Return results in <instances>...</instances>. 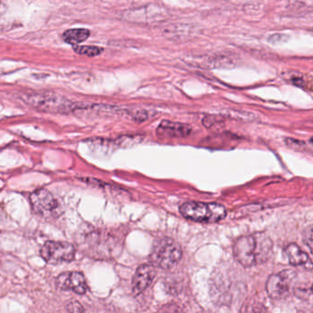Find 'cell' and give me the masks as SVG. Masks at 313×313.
Here are the masks:
<instances>
[{"mask_svg":"<svg viewBox=\"0 0 313 313\" xmlns=\"http://www.w3.org/2000/svg\"><path fill=\"white\" fill-rule=\"evenodd\" d=\"M273 242L264 233L240 237L233 247L234 258L245 267L265 263L272 254Z\"/></svg>","mask_w":313,"mask_h":313,"instance_id":"1","label":"cell"},{"mask_svg":"<svg viewBox=\"0 0 313 313\" xmlns=\"http://www.w3.org/2000/svg\"><path fill=\"white\" fill-rule=\"evenodd\" d=\"M26 104L37 111L49 113H70L77 110L78 105L67 98L52 92H31L22 95Z\"/></svg>","mask_w":313,"mask_h":313,"instance_id":"2","label":"cell"},{"mask_svg":"<svg viewBox=\"0 0 313 313\" xmlns=\"http://www.w3.org/2000/svg\"><path fill=\"white\" fill-rule=\"evenodd\" d=\"M179 210L186 219L200 223H215L223 220L227 214L225 207L215 202H185Z\"/></svg>","mask_w":313,"mask_h":313,"instance_id":"3","label":"cell"},{"mask_svg":"<svg viewBox=\"0 0 313 313\" xmlns=\"http://www.w3.org/2000/svg\"><path fill=\"white\" fill-rule=\"evenodd\" d=\"M182 258L181 246L174 240L161 239L154 245L150 255L153 264L162 269H169Z\"/></svg>","mask_w":313,"mask_h":313,"instance_id":"4","label":"cell"},{"mask_svg":"<svg viewBox=\"0 0 313 313\" xmlns=\"http://www.w3.org/2000/svg\"><path fill=\"white\" fill-rule=\"evenodd\" d=\"M42 257L51 264L70 263L75 256L74 246L66 242L49 241L41 249Z\"/></svg>","mask_w":313,"mask_h":313,"instance_id":"5","label":"cell"},{"mask_svg":"<svg viewBox=\"0 0 313 313\" xmlns=\"http://www.w3.org/2000/svg\"><path fill=\"white\" fill-rule=\"evenodd\" d=\"M296 273L289 269L272 275L267 279L265 286L267 295L274 301H280L287 298L290 293L291 285L294 281Z\"/></svg>","mask_w":313,"mask_h":313,"instance_id":"6","label":"cell"},{"mask_svg":"<svg viewBox=\"0 0 313 313\" xmlns=\"http://www.w3.org/2000/svg\"><path fill=\"white\" fill-rule=\"evenodd\" d=\"M31 207L33 210L43 217H58L60 212V204L49 191L41 188L32 192L30 196Z\"/></svg>","mask_w":313,"mask_h":313,"instance_id":"7","label":"cell"},{"mask_svg":"<svg viewBox=\"0 0 313 313\" xmlns=\"http://www.w3.org/2000/svg\"><path fill=\"white\" fill-rule=\"evenodd\" d=\"M86 246L88 255L101 258L112 257L116 253L118 246L116 242L111 237H105V235L96 233L89 234L86 238Z\"/></svg>","mask_w":313,"mask_h":313,"instance_id":"8","label":"cell"},{"mask_svg":"<svg viewBox=\"0 0 313 313\" xmlns=\"http://www.w3.org/2000/svg\"><path fill=\"white\" fill-rule=\"evenodd\" d=\"M56 286L63 290H71L76 294L87 291L86 278L80 272H64L56 277Z\"/></svg>","mask_w":313,"mask_h":313,"instance_id":"9","label":"cell"},{"mask_svg":"<svg viewBox=\"0 0 313 313\" xmlns=\"http://www.w3.org/2000/svg\"><path fill=\"white\" fill-rule=\"evenodd\" d=\"M156 276V270L153 264H144L140 265L132 278V292L134 295H140L147 289L154 281Z\"/></svg>","mask_w":313,"mask_h":313,"instance_id":"10","label":"cell"},{"mask_svg":"<svg viewBox=\"0 0 313 313\" xmlns=\"http://www.w3.org/2000/svg\"><path fill=\"white\" fill-rule=\"evenodd\" d=\"M191 130L192 128L188 124L163 121L156 129V133L161 137L184 138L190 134Z\"/></svg>","mask_w":313,"mask_h":313,"instance_id":"11","label":"cell"},{"mask_svg":"<svg viewBox=\"0 0 313 313\" xmlns=\"http://www.w3.org/2000/svg\"><path fill=\"white\" fill-rule=\"evenodd\" d=\"M162 14L160 12L159 7H154L151 6L148 7H141L133 10H129L125 13L124 18L130 21L135 22H150L156 19H159Z\"/></svg>","mask_w":313,"mask_h":313,"instance_id":"12","label":"cell"},{"mask_svg":"<svg viewBox=\"0 0 313 313\" xmlns=\"http://www.w3.org/2000/svg\"><path fill=\"white\" fill-rule=\"evenodd\" d=\"M287 258L289 259V263L294 266H301L312 264L311 258L307 252H304L300 246L296 244H290L284 250Z\"/></svg>","mask_w":313,"mask_h":313,"instance_id":"13","label":"cell"},{"mask_svg":"<svg viewBox=\"0 0 313 313\" xmlns=\"http://www.w3.org/2000/svg\"><path fill=\"white\" fill-rule=\"evenodd\" d=\"M90 35V31L86 29H70L64 31L63 39L65 43L76 45L87 40Z\"/></svg>","mask_w":313,"mask_h":313,"instance_id":"14","label":"cell"},{"mask_svg":"<svg viewBox=\"0 0 313 313\" xmlns=\"http://www.w3.org/2000/svg\"><path fill=\"white\" fill-rule=\"evenodd\" d=\"M73 49L78 55L90 56V57L99 56L102 53V51H103L100 47H98V46H92V45L86 46V45H77V44L74 45Z\"/></svg>","mask_w":313,"mask_h":313,"instance_id":"15","label":"cell"},{"mask_svg":"<svg viewBox=\"0 0 313 313\" xmlns=\"http://www.w3.org/2000/svg\"><path fill=\"white\" fill-rule=\"evenodd\" d=\"M313 226H309V227L305 230V233L303 234V239H304V243L306 244V246H308L310 252H313Z\"/></svg>","mask_w":313,"mask_h":313,"instance_id":"16","label":"cell"},{"mask_svg":"<svg viewBox=\"0 0 313 313\" xmlns=\"http://www.w3.org/2000/svg\"><path fill=\"white\" fill-rule=\"evenodd\" d=\"M130 116L135 122L141 123V122H144L147 120L149 118V114H148L147 111H144V110H137V111H133L132 113H130Z\"/></svg>","mask_w":313,"mask_h":313,"instance_id":"17","label":"cell"},{"mask_svg":"<svg viewBox=\"0 0 313 313\" xmlns=\"http://www.w3.org/2000/svg\"><path fill=\"white\" fill-rule=\"evenodd\" d=\"M285 142H286V144H287L289 147L292 148V149H296V150H301V148L307 146V143H306V142L298 141V140H295V139H292V138H286V139H285Z\"/></svg>","mask_w":313,"mask_h":313,"instance_id":"18","label":"cell"},{"mask_svg":"<svg viewBox=\"0 0 313 313\" xmlns=\"http://www.w3.org/2000/svg\"><path fill=\"white\" fill-rule=\"evenodd\" d=\"M67 310L71 313H81L84 312V309L82 307V305L79 304L76 301H73L71 303H69L67 305Z\"/></svg>","mask_w":313,"mask_h":313,"instance_id":"19","label":"cell"},{"mask_svg":"<svg viewBox=\"0 0 313 313\" xmlns=\"http://www.w3.org/2000/svg\"><path fill=\"white\" fill-rule=\"evenodd\" d=\"M219 122V119L214 116H208V117L204 118V120L202 121V123L206 126V127H210L212 126L214 123H217Z\"/></svg>","mask_w":313,"mask_h":313,"instance_id":"20","label":"cell"},{"mask_svg":"<svg viewBox=\"0 0 313 313\" xmlns=\"http://www.w3.org/2000/svg\"><path fill=\"white\" fill-rule=\"evenodd\" d=\"M292 83L295 84L296 86H301V87H304V84H305L304 80L301 78V77H299V76L293 77V78H292Z\"/></svg>","mask_w":313,"mask_h":313,"instance_id":"21","label":"cell"},{"mask_svg":"<svg viewBox=\"0 0 313 313\" xmlns=\"http://www.w3.org/2000/svg\"><path fill=\"white\" fill-rule=\"evenodd\" d=\"M6 11V6L0 0V17Z\"/></svg>","mask_w":313,"mask_h":313,"instance_id":"22","label":"cell"}]
</instances>
